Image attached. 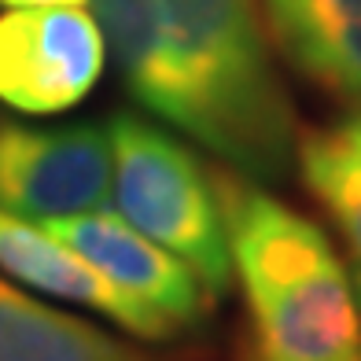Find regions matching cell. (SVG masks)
<instances>
[{
	"mask_svg": "<svg viewBox=\"0 0 361 361\" xmlns=\"http://www.w3.org/2000/svg\"><path fill=\"white\" fill-rule=\"evenodd\" d=\"M214 185L251 314L247 361H361L357 295L324 228L240 173Z\"/></svg>",
	"mask_w": 361,
	"mask_h": 361,
	"instance_id": "6da1fadb",
	"label": "cell"
},
{
	"mask_svg": "<svg viewBox=\"0 0 361 361\" xmlns=\"http://www.w3.org/2000/svg\"><path fill=\"white\" fill-rule=\"evenodd\" d=\"M195 96V140L240 177L276 180L295 159V114L258 0H159Z\"/></svg>",
	"mask_w": 361,
	"mask_h": 361,
	"instance_id": "7a4b0ae2",
	"label": "cell"
},
{
	"mask_svg": "<svg viewBox=\"0 0 361 361\" xmlns=\"http://www.w3.org/2000/svg\"><path fill=\"white\" fill-rule=\"evenodd\" d=\"M107 140L111 200L118 203L122 221L180 258L210 299L221 302L233 284V258L214 170L173 133L129 111L111 114Z\"/></svg>",
	"mask_w": 361,
	"mask_h": 361,
	"instance_id": "3957f363",
	"label": "cell"
},
{
	"mask_svg": "<svg viewBox=\"0 0 361 361\" xmlns=\"http://www.w3.org/2000/svg\"><path fill=\"white\" fill-rule=\"evenodd\" d=\"M107 126H26L0 114V210L26 221H56L107 210Z\"/></svg>",
	"mask_w": 361,
	"mask_h": 361,
	"instance_id": "277c9868",
	"label": "cell"
},
{
	"mask_svg": "<svg viewBox=\"0 0 361 361\" xmlns=\"http://www.w3.org/2000/svg\"><path fill=\"white\" fill-rule=\"evenodd\" d=\"M107 44L81 8L0 15V104L19 114H63L104 74Z\"/></svg>",
	"mask_w": 361,
	"mask_h": 361,
	"instance_id": "5b68a950",
	"label": "cell"
},
{
	"mask_svg": "<svg viewBox=\"0 0 361 361\" xmlns=\"http://www.w3.org/2000/svg\"><path fill=\"white\" fill-rule=\"evenodd\" d=\"M37 225H44V233H52L81 262H89L126 299L159 314L177 336L195 332L214 310V299L185 262L162 251L159 243H152L129 221L107 214V210Z\"/></svg>",
	"mask_w": 361,
	"mask_h": 361,
	"instance_id": "8992f818",
	"label": "cell"
},
{
	"mask_svg": "<svg viewBox=\"0 0 361 361\" xmlns=\"http://www.w3.org/2000/svg\"><path fill=\"white\" fill-rule=\"evenodd\" d=\"M0 269L41 295L96 310V314H104L107 321L133 332L144 343L177 339V332L159 314L126 299L118 288H111L89 262H81L52 233H44V225L15 218L8 210H0Z\"/></svg>",
	"mask_w": 361,
	"mask_h": 361,
	"instance_id": "52a82bcc",
	"label": "cell"
},
{
	"mask_svg": "<svg viewBox=\"0 0 361 361\" xmlns=\"http://www.w3.org/2000/svg\"><path fill=\"white\" fill-rule=\"evenodd\" d=\"M96 26L133 100L195 137V96L170 44L159 0H92Z\"/></svg>",
	"mask_w": 361,
	"mask_h": 361,
	"instance_id": "ba28073f",
	"label": "cell"
},
{
	"mask_svg": "<svg viewBox=\"0 0 361 361\" xmlns=\"http://www.w3.org/2000/svg\"><path fill=\"white\" fill-rule=\"evenodd\" d=\"M269 37L317 89L361 104V0H258Z\"/></svg>",
	"mask_w": 361,
	"mask_h": 361,
	"instance_id": "9c48e42d",
	"label": "cell"
},
{
	"mask_svg": "<svg viewBox=\"0 0 361 361\" xmlns=\"http://www.w3.org/2000/svg\"><path fill=\"white\" fill-rule=\"evenodd\" d=\"M0 361H159L0 281Z\"/></svg>",
	"mask_w": 361,
	"mask_h": 361,
	"instance_id": "30bf717a",
	"label": "cell"
},
{
	"mask_svg": "<svg viewBox=\"0 0 361 361\" xmlns=\"http://www.w3.org/2000/svg\"><path fill=\"white\" fill-rule=\"evenodd\" d=\"M310 195L328 210L343 240L361 262V144L339 129L306 133L295 144Z\"/></svg>",
	"mask_w": 361,
	"mask_h": 361,
	"instance_id": "8fae6325",
	"label": "cell"
},
{
	"mask_svg": "<svg viewBox=\"0 0 361 361\" xmlns=\"http://www.w3.org/2000/svg\"><path fill=\"white\" fill-rule=\"evenodd\" d=\"M89 0H0V8L11 11H34V8H81Z\"/></svg>",
	"mask_w": 361,
	"mask_h": 361,
	"instance_id": "7c38bea8",
	"label": "cell"
},
{
	"mask_svg": "<svg viewBox=\"0 0 361 361\" xmlns=\"http://www.w3.org/2000/svg\"><path fill=\"white\" fill-rule=\"evenodd\" d=\"M343 133H347V137H354V140L361 144V111L354 114V118H350V122H343Z\"/></svg>",
	"mask_w": 361,
	"mask_h": 361,
	"instance_id": "4fadbf2b",
	"label": "cell"
},
{
	"mask_svg": "<svg viewBox=\"0 0 361 361\" xmlns=\"http://www.w3.org/2000/svg\"><path fill=\"white\" fill-rule=\"evenodd\" d=\"M350 284H354V295H357V310H361V262L354 258V266H350Z\"/></svg>",
	"mask_w": 361,
	"mask_h": 361,
	"instance_id": "5bb4252c",
	"label": "cell"
}]
</instances>
